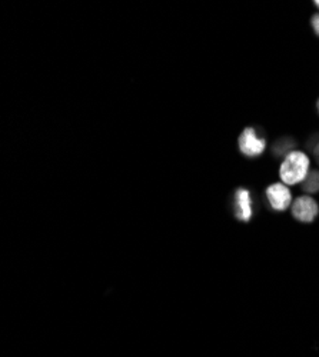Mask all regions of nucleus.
Returning a JSON list of instances; mask_svg holds the SVG:
<instances>
[{
    "mask_svg": "<svg viewBox=\"0 0 319 357\" xmlns=\"http://www.w3.org/2000/svg\"><path fill=\"white\" fill-rule=\"evenodd\" d=\"M237 218L242 222H249L252 218V197L249 190L238 189L235 193Z\"/></svg>",
    "mask_w": 319,
    "mask_h": 357,
    "instance_id": "obj_5",
    "label": "nucleus"
},
{
    "mask_svg": "<svg viewBox=\"0 0 319 357\" xmlns=\"http://www.w3.org/2000/svg\"><path fill=\"white\" fill-rule=\"evenodd\" d=\"M311 172V160L306 153L301 151H292L282 160L279 167V177L283 185L294 186L304 183Z\"/></svg>",
    "mask_w": 319,
    "mask_h": 357,
    "instance_id": "obj_1",
    "label": "nucleus"
},
{
    "mask_svg": "<svg viewBox=\"0 0 319 357\" xmlns=\"http://www.w3.org/2000/svg\"><path fill=\"white\" fill-rule=\"evenodd\" d=\"M311 26H312V29H313V33H315L316 36H319V13H316V15L312 16V19H311Z\"/></svg>",
    "mask_w": 319,
    "mask_h": 357,
    "instance_id": "obj_7",
    "label": "nucleus"
},
{
    "mask_svg": "<svg viewBox=\"0 0 319 357\" xmlns=\"http://www.w3.org/2000/svg\"><path fill=\"white\" fill-rule=\"evenodd\" d=\"M267 199L271 204V207L276 212L286 211L289 206H292V193L289 190L286 185L274 183L267 188Z\"/></svg>",
    "mask_w": 319,
    "mask_h": 357,
    "instance_id": "obj_4",
    "label": "nucleus"
},
{
    "mask_svg": "<svg viewBox=\"0 0 319 357\" xmlns=\"http://www.w3.org/2000/svg\"><path fill=\"white\" fill-rule=\"evenodd\" d=\"M315 155H316V158L319 159V144L316 146V151H315Z\"/></svg>",
    "mask_w": 319,
    "mask_h": 357,
    "instance_id": "obj_8",
    "label": "nucleus"
},
{
    "mask_svg": "<svg viewBox=\"0 0 319 357\" xmlns=\"http://www.w3.org/2000/svg\"><path fill=\"white\" fill-rule=\"evenodd\" d=\"M302 189L306 193H316L319 192V172L318 170H311L308 177L305 178V182L302 183Z\"/></svg>",
    "mask_w": 319,
    "mask_h": 357,
    "instance_id": "obj_6",
    "label": "nucleus"
},
{
    "mask_svg": "<svg viewBox=\"0 0 319 357\" xmlns=\"http://www.w3.org/2000/svg\"><path fill=\"white\" fill-rule=\"evenodd\" d=\"M315 6L319 9V2H315Z\"/></svg>",
    "mask_w": 319,
    "mask_h": 357,
    "instance_id": "obj_10",
    "label": "nucleus"
},
{
    "mask_svg": "<svg viewBox=\"0 0 319 357\" xmlns=\"http://www.w3.org/2000/svg\"><path fill=\"white\" fill-rule=\"evenodd\" d=\"M292 216L301 223H311L319 213V206L312 196H299L291 207Z\"/></svg>",
    "mask_w": 319,
    "mask_h": 357,
    "instance_id": "obj_3",
    "label": "nucleus"
},
{
    "mask_svg": "<svg viewBox=\"0 0 319 357\" xmlns=\"http://www.w3.org/2000/svg\"><path fill=\"white\" fill-rule=\"evenodd\" d=\"M316 107H318V113H319V99H318V102H316Z\"/></svg>",
    "mask_w": 319,
    "mask_h": 357,
    "instance_id": "obj_9",
    "label": "nucleus"
},
{
    "mask_svg": "<svg viewBox=\"0 0 319 357\" xmlns=\"http://www.w3.org/2000/svg\"><path fill=\"white\" fill-rule=\"evenodd\" d=\"M239 151L246 158H258L265 152L267 140L259 137L253 128H246L238 140Z\"/></svg>",
    "mask_w": 319,
    "mask_h": 357,
    "instance_id": "obj_2",
    "label": "nucleus"
}]
</instances>
